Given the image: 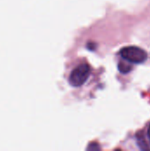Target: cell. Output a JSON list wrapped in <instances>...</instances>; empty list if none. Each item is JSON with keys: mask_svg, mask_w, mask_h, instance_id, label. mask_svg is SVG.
<instances>
[{"mask_svg": "<svg viewBox=\"0 0 150 151\" xmlns=\"http://www.w3.org/2000/svg\"><path fill=\"white\" fill-rule=\"evenodd\" d=\"M147 136H148V139H149V141L150 142V125L149 126L148 129H147Z\"/></svg>", "mask_w": 150, "mask_h": 151, "instance_id": "277c9868", "label": "cell"}, {"mask_svg": "<svg viewBox=\"0 0 150 151\" xmlns=\"http://www.w3.org/2000/svg\"><path fill=\"white\" fill-rule=\"evenodd\" d=\"M118 69H119V71L121 73H128V72H130L132 70V67L129 65L126 64L125 62H119V64H118Z\"/></svg>", "mask_w": 150, "mask_h": 151, "instance_id": "3957f363", "label": "cell"}, {"mask_svg": "<svg viewBox=\"0 0 150 151\" xmlns=\"http://www.w3.org/2000/svg\"><path fill=\"white\" fill-rule=\"evenodd\" d=\"M90 75V67L88 64H81L78 65L70 74L69 82L73 87H80L83 85Z\"/></svg>", "mask_w": 150, "mask_h": 151, "instance_id": "7a4b0ae2", "label": "cell"}, {"mask_svg": "<svg viewBox=\"0 0 150 151\" xmlns=\"http://www.w3.org/2000/svg\"><path fill=\"white\" fill-rule=\"evenodd\" d=\"M120 56L123 59L133 64H141L146 61L148 58L147 52L144 50L135 46L123 48L120 50Z\"/></svg>", "mask_w": 150, "mask_h": 151, "instance_id": "6da1fadb", "label": "cell"}]
</instances>
